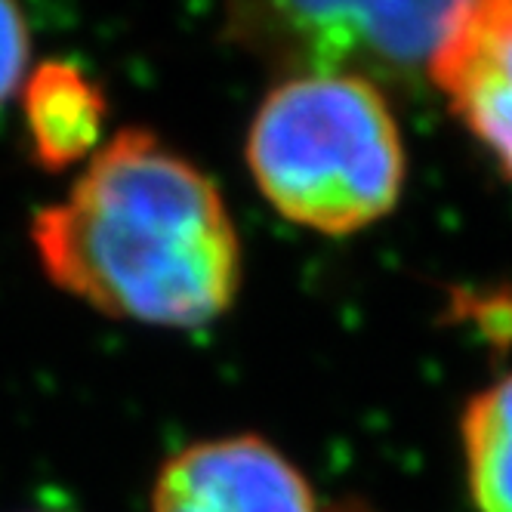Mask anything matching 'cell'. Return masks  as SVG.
Returning a JSON list of instances; mask_svg holds the SVG:
<instances>
[{
  "label": "cell",
  "instance_id": "6da1fadb",
  "mask_svg": "<svg viewBox=\"0 0 512 512\" xmlns=\"http://www.w3.org/2000/svg\"><path fill=\"white\" fill-rule=\"evenodd\" d=\"M44 275L105 318L201 327L241 290V238L216 182L145 127H124L31 223Z\"/></svg>",
  "mask_w": 512,
  "mask_h": 512
},
{
  "label": "cell",
  "instance_id": "7a4b0ae2",
  "mask_svg": "<svg viewBox=\"0 0 512 512\" xmlns=\"http://www.w3.org/2000/svg\"><path fill=\"white\" fill-rule=\"evenodd\" d=\"M244 158L260 195L321 235H352L389 216L408 158L392 105L371 81L284 78L247 130Z\"/></svg>",
  "mask_w": 512,
  "mask_h": 512
},
{
  "label": "cell",
  "instance_id": "3957f363",
  "mask_svg": "<svg viewBox=\"0 0 512 512\" xmlns=\"http://www.w3.org/2000/svg\"><path fill=\"white\" fill-rule=\"evenodd\" d=\"M454 4H275L235 10V38L297 75H346L380 87L429 65Z\"/></svg>",
  "mask_w": 512,
  "mask_h": 512
},
{
  "label": "cell",
  "instance_id": "277c9868",
  "mask_svg": "<svg viewBox=\"0 0 512 512\" xmlns=\"http://www.w3.org/2000/svg\"><path fill=\"white\" fill-rule=\"evenodd\" d=\"M152 512H318V500L303 469L263 435H223L158 469Z\"/></svg>",
  "mask_w": 512,
  "mask_h": 512
},
{
  "label": "cell",
  "instance_id": "5b68a950",
  "mask_svg": "<svg viewBox=\"0 0 512 512\" xmlns=\"http://www.w3.org/2000/svg\"><path fill=\"white\" fill-rule=\"evenodd\" d=\"M426 71L512 179V0L454 4Z\"/></svg>",
  "mask_w": 512,
  "mask_h": 512
},
{
  "label": "cell",
  "instance_id": "8992f818",
  "mask_svg": "<svg viewBox=\"0 0 512 512\" xmlns=\"http://www.w3.org/2000/svg\"><path fill=\"white\" fill-rule=\"evenodd\" d=\"M22 115L34 161L62 173L102 149L108 102L81 65L50 59L25 78Z\"/></svg>",
  "mask_w": 512,
  "mask_h": 512
},
{
  "label": "cell",
  "instance_id": "52a82bcc",
  "mask_svg": "<svg viewBox=\"0 0 512 512\" xmlns=\"http://www.w3.org/2000/svg\"><path fill=\"white\" fill-rule=\"evenodd\" d=\"M460 442L475 509L512 512V374L466 401Z\"/></svg>",
  "mask_w": 512,
  "mask_h": 512
},
{
  "label": "cell",
  "instance_id": "ba28073f",
  "mask_svg": "<svg viewBox=\"0 0 512 512\" xmlns=\"http://www.w3.org/2000/svg\"><path fill=\"white\" fill-rule=\"evenodd\" d=\"M31 34L19 7L0 0V105L13 99L28 78Z\"/></svg>",
  "mask_w": 512,
  "mask_h": 512
}]
</instances>
